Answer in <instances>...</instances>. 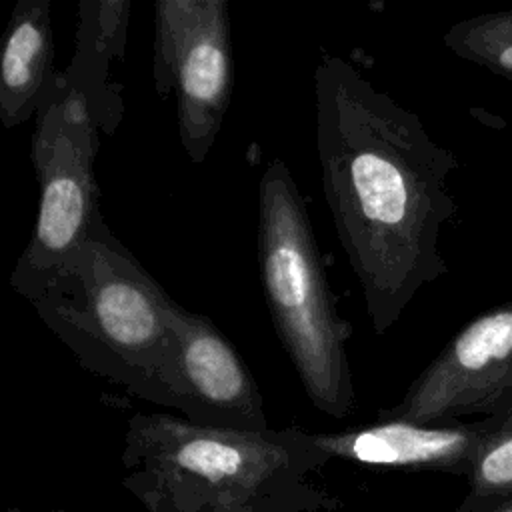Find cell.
<instances>
[{"instance_id": "7c38bea8", "label": "cell", "mask_w": 512, "mask_h": 512, "mask_svg": "<svg viewBox=\"0 0 512 512\" xmlns=\"http://www.w3.org/2000/svg\"><path fill=\"white\" fill-rule=\"evenodd\" d=\"M442 40L456 56L512 82V10L460 20Z\"/></svg>"}, {"instance_id": "9a60e30c", "label": "cell", "mask_w": 512, "mask_h": 512, "mask_svg": "<svg viewBox=\"0 0 512 512\" xmlns=\"http://www.w3.org/2000/svg\"><path fill=\"white\" fill-rule=\"evenodd\" d=\"M200 512H266L256 506H246V504H218V506H208Z\"/></svg>"}, {"instance_id": "5bb4252c", "label": "cell", "mask_w": 512, "mask_h": 512, "mask_svg": "<svg viewBox=\"0 0 512 512\" xmlns=\"http://www.w3.org/2000/svg\"><path fill=\"white\" fill-rule=\"evenodd\" d=\"M454 512H512V494L476 496L468 492Z\"/></svg>"}, {"instance_id": "6da1fadb", "label": "cell", "mask_w": 512, "mask_h": 512, "mask_svg": "<svg viewBox=\"0 0 512 512\" xmlns=\"http://www.w3.org/2000/svg\"><path fill=\"white\" fill-rule=\"evenodd\" d=\"M314 94L324 196L382 336L446 272L438 242L456 214L448 178L458 160L340 56L318 60Z\"/></svg>"}, {"instance_id": "3957f363", "label": "cell", "mask_w": 512, "mask_h": 512, "mask_svg": "<svg viewBox=\"0 0 512 512\" xmlns=\"http://www.w3.org/2000/svg\"><path fill=\"white\" fill-rule=\"evenodd\" d=\"M10 284L86 370L168 406L164 368L174 300L102 216L60 264Z\"/></svg>"}, {"instance_id": "277c9868", "label": "cell", "mask_w": 512, "mask_h": 512, "mask_svg": "<svg viewBox=\"0 0 512 512\" xmlns=\"http://www.w3.org/2000/svg\"><path fill=\"white\" fill-rule=\"evenodd\" d=\"M258 264L276 334L310 402L332 418L354 410L346 356L350 326L340 318L304 198L274 158L258 184Z\"/></svg>"}, {"instance_id": "4fadbf2b", "label": "cell", "mask_w": 512, "mask_h": 512, "mask_svg": "<svg viewBox=\"0 0 512 512\" xmlns=\"http://www.w3.org/2000/svg\"><path fill=\"white\" fill-rule=\"evenodd\" d=\"M470 494H512V414L484 440L468 474Z\"/></svg>"}, {"instance_id": "ba28073f", "label": "cell", "mask_w": 512, "mask_h": 512, "mask_svg": "<svg viewBox=\"0 0 512 512\" xmlns=\"http://www.w3.org/2000/svg\"><path fill=\"white\" fill-rule=\"evenodd\" d=\"M168 408L216 428L270 430L248 366L216 324L174 302L164 368Z\"/></svg>"}, {"instance_id": "5b68a950", "label": "cell", "mask_w": 512, "mask_h": 512, "mask_svg": "<svg viewBox=\"0 0 512 512\" xmlns=\"http://www.w3.org/2000/svg\"><path fill=\"white\" fill-rule=\"evenodd\" d=\"M98 132L86 98L68 84L64 72H58L32 136V164L40 186L38 216L10 282L60 264L88 238L92 224L102 216L94 174Z\"/></svg>"}, {"instance_id": "9c48e42d", "label": "cell", "mask_w": 512, "mask_h": 512, "mask_svg": "<svg viewBox=\"0 0 512 512\" xmlns=\"http://www.w3.org/2000/svg\"><path fill=\"white\" fill-rule=\"evenodd\" d=\"M504 418H482L442 424L378 418L372 424L338 432H312L328 454L362 466L428 470L466 476L484 440Z\"/></svg>"}, {"instance_id": "7a4b0ae2", "label": "cell", "mask_w": 512, "mask_h": 512, "mask_svg": "<svg viewBox=\"0 0 512 512\" xmlns=\"http://www.w3.org/2000/svg\"><path fill=\"white\" fill-rule=\"evenodd\" d=\"M328 460L312 432L300 428L254 432L140 412L124 432L122 484L146 512H200L218 504L336 510L340 500L308 482Z\"/></svg>"}, {"instance_id": "8fae6325", "label": "cell", "mask_w": 512, "mask_h": 512, "mask_svg": "<svg viewBox=\"0 0 512 512\" xmlns=\"http://www.w3.org/2000/svg\"><path fill=\"white\" fill-rule=\"evenodd\" d=\"M130 0H82L80 24L76 34V52L64 78L88 102L98 128L114 132L122 118L120 86L110 80L114 60H122Z\"/></svg>"}, {"instance_id": "52a82bcc", "label": "cell", "mask_w": 512, "mask_h": 512, "mask_svg": "<svg viewBox=\"0 0 512 512\" xmlns=\"http://www.w3.org/2000/svg\"><path fill=\"white\" fill-rule=\"evenodd\" d=\"M512 414V300L472 318L378 418L420 424Z\"/></svg>"}, {"instance_id": "30bf717a", "label": "cell", "mask_w": 512, "mask_h": 512, "mask_svg": "<svg viewBox=\"0 0 512 512\" xmlns=\"http://www.w3.org/2000/svg\"><path fill=\"white\" fill-rule=\"evenodd\" d=\"M58 72L50 0H20L6 26L0 56V120L16 128L36 118Z\"/></svg>"}, {"instance_id": "2e32d148", "label": "cell", "mask_w": 512, "mask_h": 512, "mask_svg": "<svg viewBox=\"0 0 512 512\" xmlns=\"http://www.w3.org/2000/svg\"><path fill=\"white\" fill-rule=\"evenodd\" d=\"M4 512H22L20 508H6ZM50 512H66V510H50ZM108 512H122V510H108Z\"/></svg>"}, {"instance_id": "8992f818", "label": "cell", "mask_w": 512, "mask_h": 512, "mask_svg": "<svg viewBox=\"0 0 512 512\" xmlns=\"http://www.w3.org/2000/svg\"><path fill=\"white\" fill-rule=\"evenodd\" d=\"M154 86L176 94L184 152L204 162L222 128L232 94L230 16L224 0H160L154 4Z\"/></svg>"}]
</instances>
